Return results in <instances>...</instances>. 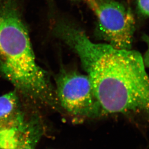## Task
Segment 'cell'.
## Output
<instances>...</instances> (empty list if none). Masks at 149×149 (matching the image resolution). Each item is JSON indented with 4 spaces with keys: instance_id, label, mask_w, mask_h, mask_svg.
<instances>
[{
    "instance_id": "6da1fadb",
    "label": "cell",
    "mask_w": 149,
    "mask_h": 149,
    "mask_svg": "<svg viewBox=\"0 0 149 149\" xmlns=\"http://www.w3.org/2000/svg\"><path fill=\"white\" fill-rule=\"evenodd\" d=\"M68 45L78 55L103 114H122L149 127V76L141 54L93 42L83 31L74 34Z\"/></svg>"
},
{
    "instance_id": "7a4b0ae2",
    "label": "cell",
    "mask_w": 149,
    "mask_h": 149,
    "mask_svg": "<svg viewBox=\"0 0 149 149\" xmlns=\"http://www.w3.org/2000/svg\"><path fill=\"white\" fill-rule=\"evenodd\" d=\"M0 72L29 100L53 107L58 103L46 72L36 62L27 29L9 1L0 9Z\"/></svg>"
},
{
    "instance_id": "3957f363",
    "label": "cell",
    "mask_w": 149,
    "mask_h": 149,
    "mask_svg": "<svg viewBox=\"0 0 149 149\" xmlns=\"http://www.w3.org/2000/svg\"><path fill=\"white\" fill-rule=\"evenodd\" d=\"M87 1L97 18L102 38L116 49H131L135 21L129 8L116 0Z\"/></svg>"
},
{
    "instance_id": "277c9868",
    "label": "cell",
    "mask_w": 149,
    "mask_h": 149,
    "mask_svg": "<svg viewBox=\"0 0 149 149\" xmlns=\"http://www.w3.org/2000/svg\"><path fill=\"white\" fill-rule=\"evenodd\" d=\"M55 93L59 104L71 115L96 118L103 114L87 75L62 72L57 78Z\"/></svg>"
},
{
    "instance_id": "5b68a950",
    "label": "cell",
    "mask_w": 149,
    "mask_h": 149,
    "mask_svg": "<svg viewBox=\"0 0 149 149\" xmlns=\"http://www.w3.org/2000/svg\"><path fill=\"white\" fill-rule=\"evenodd\" d=\"M41 127L35 119L23 116L14 125L0 131V149H35Z\"/></svg>"
},
{
    "instance_id": "8992f818",
    "label": "cell",
    "mask_w": 149,
    "mask_h": 149,
    "mask_svg": "<svg viewBox=\"0 0 149 149\" xmlns=\"http://www.w3.org/2000/svg\"><path fill=\"white\" fill-rule=\"evenodd\" d=\"M23 116L15 92L0 96V131L14 125Z\"/></svg>"
},
{
    "instance_id": "52a82bcc",
    "label": "cell",
    "mask_w": 149,
    "mask_h": 149,
    "mask_svg": "<svg viewBox=\"0 0 149 149\" xmlns=\"http://www.w3.org/2000/svg\"><path fill=\"white\" fill-rule=\"evenodd\" d=\"M137 5L141 14L149 17V0H138Z\"/></svg>"
},
{
    "instance_id": "ba28073f",
    "label": "cell",
    "mask_w": 149,
    "mask_h": 149,
    "mask_svg": "<svg viewBox=\"0 0 149 149\" xmlns=\"http://www.w3.org/2000/svg\"><path fill=\"white\" fill-rule=\"evenodd\" d=\"M143 39L147 45V49L143 57L145 67L149 68V36L144 34Z\"/></svg>"
}]
</instances>
